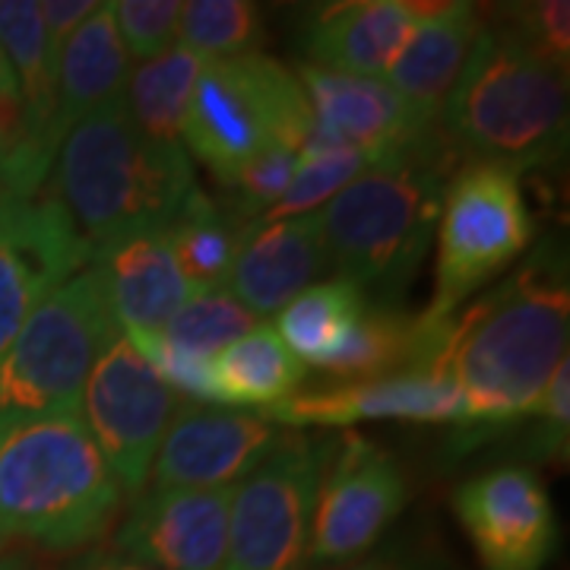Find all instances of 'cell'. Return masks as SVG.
Instances as JSON below:
<instances>
[{
    "label": "cell",
    "mask_w": 570,
    "mask_h": 570,
    "mask_svg": "<svg viewBox=\"0 0 570 570\" xmlns=\"http://www.w3.org/2000/svg\"><path fill=\"white\" fill-rule=\"evenodd\" d=\"M96 7H99L96 0H41V22H45V32H48V39H51L58 55H61L67 39L96 13Z\"/></svg>",
    "instance_id": "obj_36"
},
{
    "label": "cell",
    "mask_w": 570,
    "mask_h": 570,
    "mask_svg": "<svg viewBox=\"0 0 570 570\" xmlns=\"http://www.w3.org/2000/svg\"><path fill=\"white\" fill-rule=\"evenodd\" d=\"M197 187L184 146L142 137L127 108L80 121L58 146L51 190L82 242L102 250L124 235L168 228Z\"/></svg>",
    "instance_id": "obj_5"
},
{
    "label": "cell",
    "mask_w": 570,
    "mask_h": 570,
    "mask_svg": "<svg viewBox=\"0 0 570 570\" xmlns=\"http://www.w3.org/2000/svg\"><path fill=\"white\" fill-rule=\"evenodd\" d=\"M365 292L343 276H336V279L311 285L298 298H292L276 314L273 330L279 333L285 348L302 365L321 367L343 348L358 317L365 314Z\"/></svg>",
    "instance_id": "obj_26"
},
{
    "label": "cell",
    "mask_w": 570,
    "mask_h": 570,
    "mask_svg": "<svg viewBox=\"0 0 570 570\" xmlns=\"http://www.w3.org/2000/svg\"><path fill=\"white\" fill-rule=\"evenodd\" d=\"M134 348L146 358V365L159 374L165 387L178 400H190L194 406H223V396L216 387L213 358H200L194 352L171 346L163 333H124Z\"/></svg>",
    "instance_id": "obj_32"
},
{
    "label": "cell",
    "mask_w": 570,
    "mask_h": 570,
    "mask_svg": "<svg viewBox=\"0 0 570 570\" xmlns=\"http://www.w3.org/2000/svg\"><path fill=\"white\" fill-rule=\"evenodd\" d=\"M242 238L245 232L225 216L223 204L206 197L200 187L190 190V197L168 225V245L175 264L194 292L228 285Z\"/></svg>",
    "instance_id": "obj_28"
},
{
    "label": "cell",
    "mask_w": 570,
    "mask_h": 570,
    "mask_svg": "<svg viewBox=\"0 0 570 570\" xmlns=\"http://www.w3.org/2000/svg\"><path fill=\"white\" fill-rule=\"evenodd\" d=\"M374 163L367 153L355 146H336L330 153H314V156H298V168L292 175V184L276 200V206L264 213V223H283L295 216H311L321 213L348 181H355L367 165Z\"/></svg>",
    "instance_id": "obj_31"
},
{
    "label": "cell",
    "mask_w": 570,
    "mask_h": 570,
    "mask_svg": "<svg viewBox=\"0 0 570 570\" xmlns=\"http://www.w3.org/2000/svg\"><path fill=\"white\" fill-rule=\"evenodd\" d=\"M463 156L444 127L390 149L321 209L330 269L377 305H396L431 250L450 175Z\"/></svg>",
    "instance_id": "obj_2"
},
{
    "label": "cell",
    "mask_w": 570,
    "mask_h": 570,
    "mask_svg": "<svg viewBox=\"0 0 570 570\" xmlns=\"http://www.w3.org/2000/svg\"><path fill=\"white\" fill-rule=\"evenodd\" d=\"M181 400L118 330L86 377L80 419L124 498H137L149 485L156 450Z\"/></svg>",
    "instance_id": "obj_10"
},
{
    "label": "cell",
    "mask_w": 570,
    "mask_h": 570,
    "mask_svg": "<svg viewBox=\"0 0 570 570\" xmlns=\"http://www.w3.org/2000/svg\"><path fill=\"white\" fill-rule=\"evenodd\" d=\"M200 67L204 61L175 41L159 58L142 61L130 70L124 108L142 137L163 146H181L184 118L190 108Z\"/></svg>",
    "instance_id": "obj_27"
},
{
    "label": "cell",
    "mask_w": 570,
    "mask_h": 570,
    "mask_svg": "<svg viewBox=\"0 0 570 570\" xmlns=\"http://www.w3.org/2000/svg\"><path fill=\"white\" fill-rule=\"evenodd\" d=\"M409 501L396 456L371 438L330 441L311 520L307 564H348L377 546Z\"/></svg>",
    "instance_id": "obj_11"
},
{
    "label": "cell",
    "mask_w": 570,
    "mask_h": 570,
    "mask_svg": "<svg viewBox=\"0 0 570 570\" xmlns=\"http://www.w3.org/2000/svg\"><path fill=\"white\" fill-rule=\"evenodd\" d=\"M314 111L298 77L266 55L204 61L184 118V153L228 184L264 149L302 153Z\"/></svg>",
    "instance_id": "obj_7"
},
{
    "label": "cell",
    "mask_w": 570,
    "mask_h": 570,
    "mask_svg": "<svg viewBox=\"0 0 570 570\" xmlns=\"http://www.w3.org/2000/svg\"><path fill=\"white\" fill-rule=\"evenodd\" d=\"M130 55L124 48L111 3H99L96 13L67 39L58 55V89H55V140H61L86 118L124 108Z\"/></svg>",
    "instance_id": "obj_22"
},
{
    "label": "cell",
    "mask_w": 570,
    "mask_h": 570,
    "mask_svg": "<svg viewBox=\"0 0 570 570\" xmlns=\"http://www.w3.org/2000/svg\"><path fill=\"white\" fill-rule=\"evenodd\" d=\"M0 546H3V542H0Z\"/></svg>",
    "instance_id": "obj_42"
},
{
    "label": "cell",
    "mask_w": 570,
    "mask_h": 570,
    "mask_svg": "<svg viewBox=\"0 0 570 570\" xmlns=\"http://www.w3.org/2000/svg\"><path fill=\"white\" fill-rule=\"evenodd\" d=\"M295 77L305 89L314 121L371 159H381L390 149L431 130V124L419 121L415 111L384 80L321 70L311 63H302Z\"/></svg>",
    "instance_id": "obj_19"
},
{
    "label": "cell",
    "mask_w": 570,
    "mask_h": 570,
    "mask_svg": "<svg viewBox=\"0 0 570 570\" xmlns=\"http://www.w3.org/2000/svg\"><path fill=\"white\" fill-rule=\"evenodd\" d=\"M346 570H403V564H396L390 554H377V558H365V561H355Z\"/></svg>",
    "instance_id": "obj_39"
},
{
    "label": "cell",
    "mask_w": 570,
    "mask_h": 570,
    "mask_svg": "<svg viewBox=\"0 0 570 570\" xmlns=\"http://www.w3.org/2000/svg\"><path fill=\"white\" fill-rule=\"evenodd\" d=\"M0 570H36L29 554L22 551H10V554H0Z\"/></svg>",
    "instance_id": "obj_40"
},
{
    "label": "cell",
    "mask_w": 570,
    "mask_h": 570,
    "mask_svg": "<svg viewBox=\"0 0 570 570\" xmlns=\"http://www.w3.org/2000/svg\"><path fill=\"white\" fill-rule=\"evenodd\" d=\"M0 55L7 58L32 130L41 140H55V89H58V51L45 32L39 0H0Z\"/></svg>",
    "instance_id": "obj_25"
},
{
    "label": "cell",
    "mask_w": 570,
    "mask_h": 570,
    "mask_svg": "<svg viewBox=\"0 0 570 570\" xmlns=\"http://www.w3.org/2000/svg\"><path fill=\"white\" fill-rule=\"evenodd\" d=\"M326 269L321 213H311L283 223L254 225L242 238L225 288L254 317H276L292 298L321 283Z\"/></svg>",
    "instance_id": "obj_17"
},
{
    "label": "cell",
    "mask_w": 570,
    "mask_h": 570,
    "mask_svg": "<svg viewBox=\"0 0 570 570\" xmlns=\"http://www.w3.org/2000/svg\"><path fill=\"white\" fill-rule=\"evenodd\" d=\"M453 513L485 570H546L558 546L554 508L535 469L472 475L453 491Z\"/></svg>",
    "instance_id": "obj_13"
},
{
    "label": "cell",
    "mask_w": 570,
    "mask_h": 570,
    "mask_svg": "<svg viewBox=\"0 0 570 570\" xmlns=\"http://www.w3.org/2000/svg\"><path fill=\"white\" fill-rule=\"evenodd\" d=\"M235 489H153L130 498L115 546L149 570H223Z\"/></svg>",
    "instance_id": "obj_15"
},
{
    "label": "cell",
    "mask_w": 570,
    "mask_h": 570,
    "mask_svg": "<svg viewBox=\"0 0 570 570\" xmlns=\"http://www.w3.org/2000/svg\"><path fill=\"white\" fill-rule=\"evenodd\" d=\"M535 219L523 175L504 165L463 159L450 175L434 228V298L422 311L441 324L530 250Z\"/></svg>",
    "instance_id": "obj_8"
},
{
    "label": "cell",
    "mask_w": 570,
    "mask_h": 570,
    "mask_svg": "<svg viewBox=\"0 0 570 570\" xmlns=\"http://www.w3.org/2000/svg\"><path fill=\"white\" fill-rule=\"evenodd\" d=\"M92 264L102 269L111 317L121 333H163L194 295L175 264L168 228L124 235L96 250Z\"/></svg>",
    "instance_id": "obj_20"
},
{
    "label": "cell",
    "mask_w": 570,
    "mask_h": 570,
    "mask_svg": "<svg viewBox=\"0 0 570 570\" xmlns=\"http://www.w3.org/2000/svg\"><path fill=\"white\" fill-rule=\"evenodd\" d=\"M124 501L80 412L0 425V542L89 549L121 517Z\"/></svg>",
    "instance_id": "obj_4"
},
{
    "label": "cell",
    "mask_w": 570,
    "mask_h": 570,
    "mask_svg": "<svg viewBox=\"0 0 570 570\" xmlns=\"http://www.w3.org/2000/svg\"><path fill=\"white\" fill-rule=\"evenodd\" d=\"M482 29V10L466 0L422 3L409 39L387 67V86L422 124H441L453 86Z\"/></svg>",
    "instance_id": "obj_18"
},
{
    "label": "cell",
    "mask_w": 570,
    "mask_h": 570,
    "mask_svg": "<svg viewBox=\"0 0 570 570\" xmlns=\"http://www.w3.org/2000/svg\"><path fill=\"white\" fill-rule=\"evenodd\" d=\"M441 127L463 159L517 175L554 165L568 153V67L539 55L498 13H482Z\"/></svg>",
    "instance_id": "obj_3"
},
{
    "label": "cell",
    "mask_w": 570,
    "mask_h": 570,
    "mask_svg": "<svg viewBox=\"0 0 570 570\" xmlns=\"http://www.w3.org/2000/svg\"><path fill=\"white\" fill-rule=\"evenodd\" d=\"M89 264L92 247L51 187L0 194V358L29 314Z\"/></svg>",
    "instance_id": "obj_12"
},
{
    "label": "cell",
    "mask_w": 570,
    "mask_h": 570,
    "mask_svg": "<svg viewBox=\"0 0 570 570\" xmlns=\"http://www.w3.org/2000/svg\"><path fill=\"white\" fill-rule=\"evenodd\" d=\"M330 441L285 431L261 466L235 485L223 570H305L311 520Z\"/></svg>",
    "instance_id": "obj_9"
},
{
    "label": "cell",
    "mask_w": 570,
    "mask_h": 570,
    "mask_svg": "<svg viewBox=\"0 0 570 570\" xmlns=\"http://www.w3.org/2000/svg\"><path fill=\"white\" fill-rule=\"evenodd\" d=\"M181 0H115L111 17L127 55L142 63L168 51L181 29Z\"/></svg>",
    "instance_id": "obj_33"
},
{
    "label": "cell",
    "mask_w": 570,
    "mask_h": 570,
    "mask_svg": "<svg viewBox=\"0 0 570 570\" xmlns=\"http://www.w3.org/2000/svg\"><path fill=\"white\" fill-rule=\"evenodd\" d=\"M261 412L181 403L153 460L156 489H235L283 441Z\"/></svg>",
    "instance_id": "obj_14"
},
{
    "label": "cell",
    "mask_w": 570,
    "mask_h": 570,
    "mask_svg": "<svg viewBox=\"0 0 570 570\" xmlns=\"http://www.w3.org/2000/svg\"><path fill=\"white\" fill-rule=\"evenodd\" d=\"M539 419L535 428V448L549 460L568 456V428H570V362L564 358L554 367L549 387L542 393L539 406L532 412Z\"/></svg>",
    "instance_id": "obj_35"
},
{
    "label": "cell",
    "mask_w": 570,
    "mask_h": 570,
    "mask_svg": "<svg viewBox=\"0 0 570 570\" xmlns=\"http://www.w3.org/2000/svg\"><path fill=\"white\" fill-rule=\"evenodd\" d=\"M568 247L546 238L482 298L434 324L422 374L463 393L466 425H504L532 415L554 367L568 358Z\"/></svg>",
    "instance_id": "obj_1"
},
{
    "label": "cell",
    "mask_w": 570,
    "mask_h": 570,
    "mask_svg": "<svg viewBox=\"0 0 570 570\" xmlns=\"http://www.w3.org/2000/svg\"><path fill=\"white\" fill-rule=\"evenodd\" d=\"M254 326H257V317L228 288H209V292H194L178 307V314L168 321L163 336L184 352H194L200 358H216L223 348L242 340Z\"/></svg>",
    "instance_id": "obj_30"
},
{
    "label": "cell",
    "mask_w": 570,
    "mask_h": 570,
    "mask_svg": "<svg viewBox=\"0 0 570 570\" xmlns=\"http://www.w3.org/2000/svg\"><path fill=\"white\" fill-rule=\"evenodd\" d=\"M494 13L508 22L520 39L539 55L568 67L570 61V3L568 0H532L494 7Z\"/></svg>",
    "instance_id": "obj_34"
},
{
    "label": "cell",
    "mask_w": 570,
    "mask_h": 570,
    "mask_svg": "<svg viewBox=\"0 0 570 570\" xmlns=\"http://www.w3.org/2000/svg\"><path fill=\"white\" fill-rule=\"evenodd\" d=\"M213 374L225 409L257 406L264 412L302 390L307 367L285 348L273 324H257L213 358Z\"/></svg>",
    "instance_id": "obj_24"
},
{
    "label": "cell",
    "mask_w": 570,
    "mask_h": 570,
    "mask_svg": "<svg viewBox=\"0 0 570 570\" xmlns=\"http://www.w3.org/2000/svg\"><path fill=\"white\" fill-rule=\"evenodd\" d=\"M273 425L348 428L358 422H419L466 425V403L456 384L434 374H400L384 381H358L295 393L279 406L261 412Z\"/></svg>",
    "instance_id": "obj_16"
},
{
    "label": "cell",
    "mask_w": 570,
    "mask_h": 570,
    "mask_svg": "<svg viewBox=\"0 0 570 570\" xmlns=\"http://www.w3.org/2000/svg\"><path fill=\"white\" fill-rule=\"evenodd\" d=\"M7 89H20V86H17V77H13V70H10L7 58L0 55V92H7Z\"/></svg>",
    "instance_id": "obj_41"
},
{
    "label": "cell",
    "mask_w": 570,
    "mask_h": 570,
    "mask_svg": "<svg viewBox=\"0 0 570 570\" xmlns=\"http://www.w3.org/2000/svg\"><path fill=\"white\" fill-rule=\"evenodd\" d=\"M434 343V324L422 314H406L396 305L367 302L365 314L348 333L343 348L317 367L326 377L358 384L400 374H422Z\"/></svg>",
    "instance_id": "obj_23"
},
{
    "label": "cell",
    "mask_w": 570,
    "mask_h": 570,
    "mask_svg": "<svg viewBox=\"0 0 570 570\" xmlns=\"http://www.w3.org/2000/svg\"><path fill=\"white\" fill-rule=\"evenodd\" d=\"M70 570H149L137 564V561H130V558H124L118 551L111 549H89L86 554H80Z\"/></svg>",
    "instance_id": "obj_37"
},
{
    "label": "cell",
    "mask_w": 570,
    "mask_h": 570,
    "mask_svg": "<svg viewBox=\"0 0 570 570\" xmlns=\"http://www.w3.org/2000/svg\"><path fill=\"white\" fill-rule=\"evenodd\" d=\"M118 324L102 269L89 264L55 288L0 358V425L77 415L86 377Z\"/></svg>",
    "instance_id": "obj_6"
},
{
    "label": "cell",
    "mask_w": 570,
    "mask_h": 570,
    "mask_svg": "<svg viewBox=\"0 0 570 570\" xmlns=\"http://www.w3.org/2000/svg\"><path fill=\"white\" fill-rule=\"evenodd\" d=\"M266 22L250 0H187L181 7L178 45L200 61L261 55Z\"/></svg>",
    "instance_id": "obj_29"
},
{
    "label": "cell",
    "mask_w": 570,
    "mask_h": 570,
    "mask_svg": "<svg viewBox=\"0 0 570 570\" xmlns=\"http://www.w3.org/2000/svg\"><path fill=\"white\" fill-rule=\"evenodd\" d=\"M419 13L422 3L409 0H348L324 7L307 26L305 51L311 67L381 80Z\"/></svg>",
    "instance_id": "obj_21"
},
{
    "label": "cell",
    "mask_w": 570,
    "mask_h": 570,
    "mask_svg": "<svg viewBox=\"0 0 570 570\" xmlns=\"http://www.w3.org/2000/svg\"><path fill=\"white\" fill-rule=\"evenodd\" d=\"M403 570H460L448 554L441 551H422L419 558H412L409 564H403Z\"/></svg>",
    "instance_id": "obj_38"
}]
</instances>
